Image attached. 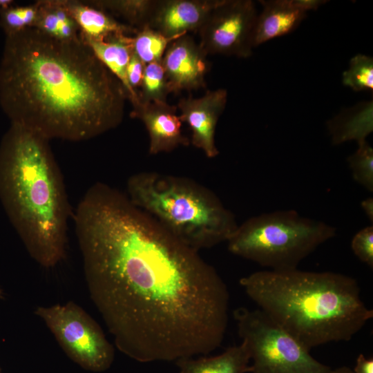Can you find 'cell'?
Listing matches in <instances>:
<instances>
[{
  "instance_id": "obj_24",
  "label": "cell",
  "mask_w": 373,
  "mask_h": 373,
  "mask_svg": "<svg viewBox=\"0 0 373 373\" xmlns=\"http://www.w3.org/2000/svg\"><path fill=\"white\" fill-rule=\"evenodd\" d=\"M357 150L347 160L353 179L370 192L373 191V149L366 140L358 143Z\"/></svg>"
},
{
  "instance_id": "obj_34",
  "label": "cell",
  "mask_w": 373,
  "mask_h": 373,
  "mask_svg": "<svg viewBox=\"0 0 373 373\" xmlns=\"http://www.w3.org/2000/svg\"><path fill=\"white\" fill-rule=\"evenodd\" d=\"M0 373H1V371H0Z\"/></svg>"
},
{
  "instance_id": "obj_13",
  "label": "cell",
  "mask_w": 373,
  "mask_h": 373,
  "mask_svg": "<svg viewBox=\"0 0 373 373\" xmlns=\"http://www.w3.org/2000/svg\"><path fill=\"white\" fill-rule=\"evenodd\" d=\"M222 0H157L149 23L169 37L197 32Z\"/></svg>"
},
{
  "instance_id": "obj_22",
  "label": "cell",
  "mask_w": 373,
  "mask_h": 373,
  "mask_svg": "<svg viewBox=\"0 0 373 373\" xmlns=\"http://www.w3.org/2000/svg\"><path fill=\"white\" fill-rule=\"evenodd\" d=\"M328 128L334 144L351 140H355L359 143L365 141V137L372 131V113L350 118H336L328 124Z\"/></svg>"
},
{
  "instance_id": "obj_26",
  "label": "cell",
  "mask_w": 373,
  "mask_h": 373,
  "mask_svg": "<svg viewBox=\"0 0 373 373\" xmlns=\"http://www.w3.org/2000/svg\"><path fill=\"white\" fill-rule=\"evenodd\" d=\"M355 256L369 267H373V226L358 231L351 242Z\"/></svg>"
},
{
  "instance_id": "obj_19",
  "label": "cell",
  "mask_w": 373,
  "mask_h": 373,
  "mask_svg": "<svg viewBox=\"0 0 373 373\" xmlns=\"http://www.w3.org/2000/svg\"><path fill=\"white\" fill-rule=\"evenodd\" d=\"M157 0L86 1L111 16L120 17L136 30L148 26Z\"/></svg>"
},
{
  "instance_id": "obj_17",
  "label": "cell",
  "mask_w": 373,
  "mask_h": 373,
  "mask_svg": "<svg viewBox=\"0 0 373 373\" xmlns=\"http://www.w3.org/2000/svg\"><path fill=\"white\" fill-rule=\"evenodd\" d=\"M250 354L246 344L227 348L221 354L176 361L179 373H246L250 372Z\"/></svg>"
},
{
  "instance_id": "obj_8",
  "label": "cell",
  "mask_w": 373,
  "mask_h": 373,
  "mask_svg": "<svg viewBox=\"0 0 373 373\" xmlns=\"http://www.w3.org/2000/svg\"><path fill=\"white\" fill-rule=\"evenodd\" d=\"M35 313L46 323L66 355L82 368L99 372L111 366L113 346L97 322L78 305L69 301L39 306Z\"/></svg>"
},
{
  "instance_id": "obj_20",
  "label": "cell",
  "mask_w": 373,
  "mask_h": 373,
  "mask_svg": "<svg viewBox=\"0 0 373 373\" xmlns=\"http://www.w3.org/2000/svg\"><path fill=\"white\" fill-rule=\"evenodd\" d=\"M180 37H169L146 26L133 36V52L145 64L162 60L169 45Z\"/></svg>"
},
{
  "instance_id": "obj_12",
  "label": "cell",
  "mask_w": 373,
  "mask_h": 373,
  "mask_svg": "<svg viewBox=\"0 0 373 373\" xmlns=\"http://www.w3.org/2000/svg\"><path fill=\"white\" fill-rule=\"evenodd\" d=\"M131 116L140 119L149 136V153H169L190 144L183 133L176 106L165 102H140L133 107Z\"/></svg>"
},
{
  "instance_id": "obj_29",
  "label": "cell",
  "mask_w": 373,
  "mask_h": 373,
  "mask_svg": "<svg viewBox=\"0 0 373 373\" xmlns=\"http://www.w3.org/2000/svg\"><path fill=\"white\" fill-rule=\"evenodd\" d=\"M294 3L301 10L307 12L308 10H316L326 1L321 0H294Z\"/></svg>"
},
{
  "instance_id": "obj_16",
  "label": "cell",
  "mask_w": 373,
  "mask_h": 373,
  "mask_svg": "<svg viewBox=\"0 0 373 373\" xmlns=\"http://www.w3.org/2000/svg\"><path fill=\"white\" fill-rule=\"evenodd\" d=\"M64 5L78 24L80 35L96 41L112 36H133L137 30L120 23L107 12L87 3L86 1L64 0Z\"/></svg>"
},
{
  "instance_id": "obj_14",
  "label": "cell",
  "mask_w": 373,
  "mask_h": 373,
  "mask_svg": "<svg viewBox=\"0 0 373 373\" xmlns=\"http://www.w3.org/2000/svg\"><path fill=\"white\" fill-rule=\"evenodd\" d=\"M260 3L262 10L256 21L254 47L292 32L307 13L296 6L294 0H261Z\"/></svg>"
},
{
  "instance_id": "obj_1",
  "label": "cell",
  "mask_w": 373,
  "mask_h": 373,
  "mask_svg": "<svg viewBox=\"0 0 373 373\" xmlns=\"http://www.w3.org/2000/svg\"><path fill=\"white\" fill-rule=\"evenodd\" d=\"M74 221L90 299L121 352L141 363L177 361L221 345L229 294L199 251L101 182Z\"/></svg>"
},
{
  "instance_id": "obj_31",
  "label": "cell",
  "mask_w": 373,
  "mask_h": 373,
  "mask_svg": "<svg viewBox=\"0 0 373 373\" xmlns=\"http://www.w3.org/2000/svg\"><path fill=\"white\" fill-rule=\"evenodd\" d=\"M328 373H354L353 370L346 366H343L335 370H330Z\"/></svg>"
},
{
  "instance_id": "obj_10",
  "label": "cell",
  "mask_w": 373,
  "mask_h": 373,
  "mask_svg": "<svg viewBox=\"0 0 373 373\" xmlns=\"http://www.w3.org/2000/svg\"><path fill=\"white\" fill-rule=\"evenodd\" d=\"M227 101V90L218 88L207 90L199 97L181 98L177 105L181 121L191 129L190 143L209 158L219 154L215 141L216 128Z\"/></svg>"
},
{
  "instance_id": "obj_7",
  "label": "cell",
  "mask_w": 373,
  "mask_h": 373,
  "mask_svg": "<svg viewBox=\"0 0 373 373\" xmlns=\"http://www.w3.org/2000/svg\"><path fill=\"white\" fill-rule=\"evenodd\" d=\"M233 316L238 332L246 344L252 373H328L291 334L262 310L236 309Z\"/></svg>"
},
{
  "instance_id": "obj_5",
  "label": "cell",
  "mask_w": 373,
  "mask_h": 373,
  "mask_svg": "<svg viewBox=\"0 0 373 373\" xmlns=\"http://www.w3.org/2000/svg\"><path fill=\"white\" fill-rule=\"evenodd\" d=\"M126 191L134 205L198 251L227 242L238 226L213 191L186 177L142 171L128 178Z\"/></svg>"
},
{
  "instance_id": "obj_3",
  "label": "cell",
  "mask_w": 373,
  "mask_h": 373,
  "mask_svg": "<svg viewBox=\"0 0 373 373\" xmlns=\"http://www.w3.org/2000/svg\"><path fill=\"white\" fill-rule=\"evenodd\" d=\"M49 141L11 123L0 145V200L30 256L46 268L65 256L72 214Z\"/></svg>"
},
{
  "instance_id": "obj_11",
  "label": "cell",
  "mask_w": 373,
  "mask_h": 373,
  "mask_svg": "<svg viewBox=\"0 0 373 373\" xmlns=\"http://www.w3.org/2000/svg\"><path fill=\"white\" fill-rule=\"evenodd\" d=\"M207 57L199 43L188 34L173 41L162 59L171 93L204 88L209 69Z\"/></svg>"
},
{
  "instance_id": "obj_30",
  "label": "cell",
  "mask_w": 373,
  "mask_h": 373,
  "mask_svg": "<svg viewBox=\"0 0 373 373\" xmlns=\"http://www.w3.org/2000/svg\"><path fill=\"white\" fill-rule=\"evenodd\" d=\"M361 206L362 209L363 210L364 213L370 220V221L372 222V224L373 223V198H367L365 200H363L361 203Z\"/></svg>"
},
{
  "instance_id": "obj_2",
  "label": "cell",
  "mask_w": 373,
  "mask_h": 373,
  "mask_svg": "<svg viewBox=\"0 0 373 373\" xmlns=\"http://www.w3.org/2000/svg\"><path fill=\"white\" fill-rule=\"evenodd\" d=\"M126 99L82 39L61 41L35 28L6 36L0 104L11 123L49 140H87L120 124Z\"/></svg>"
},
{
  "instance_id": "obj_27",
  "label": "cell",
  "mask_w": 373,
  "mask_h": 373,
  "mask_svg": "<svg viewBox=\"0 0 373 373\" xmlns=\"http://www.w3.org/2000/svg\"><path fill=\"white\" fill-rule=\"evenodd\" d=\"M145 66L146 64L133 51L128 63L126 73L130 86L137 93L142 84Z\"/></svg>"
},
{
  "instance_id": "obj_23",
  "label": "cell",
  "mask_w": 373,
  "mask_h": 373,
  "mask_svg": "<svg viewBox=\"0 0 373 373\" xmlns=\"http://www.w3.org/2000/svg\"><path fill=\"white\" fill-rule=\"evenodd\" d=\"M39 15L37 1L26 6L12 5L0 10V26L6 36L35 28Z\"/></svg>"
},
{
  "instance_id": "obj_15",
  "label": "cell",
  "mask_w": 373,
  "mask_h": 373,
  "mask_svg": "<svg viewBox=\"0 0 373 373\" xmlns=\"http://www.w3.org/2000/svg\"><path fill=\"white\" fill-rule=\"evenodd\" d=\"M80 37L120 82L132 106H137L140 103L138 94L130 86L126 73L128 63L133 51V36L115 35L102 41L90 39L81 35Z\"/></svg>"
},
{
  "instance_id": "obj_9",
  "label": "cell",
  "mask_w": 373,
  "mask_h": 373,
  "mask_svg": "<svg viewBox=\"0 0 373 373\" xmlns=\"http://www.w3.org/2000/svg\"><path fill=\"white\" fill-rule=\"evenodd\" d=\"M257 15L253 1L222 0L198 31L200 47L207 55L249 57Z\"/></svg>"
},
{
  "instance_id": "obj_33",
  "label": "cell",
  "mask_w": 373,
  "mask_h": 373,
  "mask_svg": "<svg viewBox=\"0 0 373 373\" xmlns=\"http://www.w3.org/2000/svg\"><path fill=\"white\" fill-rule=\"evenodd\" d=\"M3 290L0 288V298H3Z\"/></svg>"
},
{
  "instance_id": "obj_18",
  "label": "cell",
  "mask_w": 373,
  "mask_h": 373,
  "mask_svg": "<svg viewBox=\"0 0 373 373\" xmlns=\"http://www.w3.org/2000/svg\"><path fill=\"white\" fill-rule=\"evenodd\" d=\"M39 15L35 28L61 41L81 39L80 29L67 10L64 0H39Z\"/></svg>"
},
{
  "instance_id": "obj_25",
  "label": "cell",
  "mask_w": 373,
  "mask_h": 373,
  "mask_svg": "<svg viewBox=\"0 0 373 373\" xmlns=\"http://www.w3.org/2000/svg\"><path fill=\"white\" fill-rule=\"evenodd\" d=\"M343 83L354 91L373 89V59L358 54L350 61L349 68L343 73Z\"/></svg>"
},
{
  "instance_id": "obj_21",
  "label": "cell",
  "mask_w": 373,
  "mask_h": 373,
  "mask_svg": "<svg viewBox=\"0 0 373 373\" xmlns=\"http://www.w3.org/2000/svg\"><path fill=\"white\" fill-rule=\"evenodd\" d=\"M140 102H165L171 93L162 60L146 64L140 87Z\"/></svg>"
},
{
  "instance_id": "obj_6",
  "label": "cell",
  "mask_w": 373,
  "mask_h": 373,
  "mask_svg": "<svg viewBox=\"0 0 373 373\" xmlns=\"http://www.w3.org/2000/svg\"><path fill=\"white\" fill-rule=\"evenodd\" d=\"M336 229L301 216L293 209L248 218L227 240L229 251L274 271L297 268L318 247L336 236Z\"/></svg>"
},
{
  "instance_id": "obj_28",
  "label": "cell",
  "mask_w": 373,
  "mask_h": 373,
  "mask_svg": "<svg viewBox=\"0 0 373 373\" xmlns=\"http://www.w3.org/2000/svg\"><path fill=\"white\" fill-rule=\"evenodd\" d=\"M352 370L354 373H373V359L367 358L362 354H359Z\"/></svg>"
},
{
  "instance_id": "obj_32",
  "label": "cell",
  "mask_w": 373,
  "mask_h": 373,
  "mask_svg": "<svg viewBox=\"0 0 373 373\" xmlns=\"http://www.w3.org/2000/svg\"><path fill=\"white\" fill-rule=\"evenodd\" d=\"M15 4L12 0H0V10L7 8Z\"/></svg>"
},
{
  "instance_id": "obj_4",
  "label": "cell",
  "mask_w": 373,
  "mask_h": 373,
  "mask_svg": "<svg viewBox=\"0 0 373 373\" xmlns=\"http://www.w3.org/2000/svg\"><path fill=\"white\" fill-rule=\"evenodd\" d=\"M239 282L260 310L309 350L350 341L373 317L356 280L345 274L263 270Z\"/></svg>"
}]
</instances>
